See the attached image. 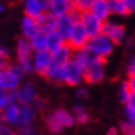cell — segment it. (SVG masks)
<instances>
[{
	"label": "cell",
	"mask_w": 135,
	"mask_h": 135,
	"mask_svg": "<svg viewBox=\"0 0 135 135\" xmlns=\"http://www.w3.org/2000/svg\"><path fill=\"white\" fill-rule=\"evenodd\" d=\"M44 124L51 134L58 135V134H62L68 128H72L76 123H75L73 113L70 110H68L65 108H58L46 116Z\"/></svg>",
	"instance_id": "1"
},
{
	"label": "cell",
	"mask_w": 135,
	"mask_h": 135,
	"mask_svg": "<svg viewBox=\"0 0 135 135\" xmlns=\"http://www.w3.org/2000/svg\"><path fill=\"white\" fill-rule=\"evenodd\" d=\"M25 76V72L17 62L7 65L4 69L0 70V88L8 91V93H14L21 85Z\"/></svg>",
	"instance_id": "2"
},
{
	"label": "cell",
	"mask_w": 135,
	"mask_h": 135,
	"mask_svg": "<svg viewBox=\"0 0 135 135\" xmlns=\"http://www.w3.org/2000/svg\"><path fill=\"white\" fill-rule=\"evenodd\" d=\"M87 47L90 48V51L93 52L97 58L105 61L109 55L113 52L116 44L108 37V36H105L103 33H99L97 36L90 37Z\"/></svg>",
	"instance_id": "3"
},
{
	"label": "cell",
	"mask_w": 135,
	"mask_h": 135,
	"mask_svg": "<svg viewBox=\"0 0 135 135\" xmlns=\"http://www.w3.org/2000/svg\"><path fill=\"white\" fill-rule=\"evenodd\" d=\"M85 80V68L77 61L70 59L64 65V84L70 87L81 85Z\"/></svg>",
	"instance_id": "4"
},
{
	"label": "cell",
	"mask_w": 135,
	"mask_h": 135,
	"mask_svg": "<svg viewBox=\"0 0 135 135\" xmlns=\"http://www.w3.org/2000/svg\"><path fill=\"white\" fill-rule=\"evenodd\" d=\"M80 15H81V11L73 8L69 14L61 15L57 18V28H55V30L62 36L66 43L69 40V36L72 33L73 28H75V23L80 21Z\"/></svg>",
	"instance_id": "5"
},
{
	"label": "cell",
	"mask_w": 135,
	"mask_h": 135,
	"mask_svg": "<svg viewBox=\"0 0 135 135\" xmlns=\"http://www.w3.org/2000/svg\"><path fill=\"white\" fill-rule=\"evenodd\" d=\"M102 33L105 36H108L114 44H121V43H124L126 36H127L124 25H121L119 22H114V21H110V20L103 22Z\"/></svg>",
	"instance_id": "6"
},
{
	"label": "cell",
	"mask_w": 135,
	"mask_h": 135,
	"mask_svg": "<svg viewBox=\"0 0 135 135\" xmlns=\"http://www.w3.org/2000/svg\"><path fill=\"white\" fill-rule=\"evenodd\" d=\"M37 97H39L37 88L32 81H25V83L22 81L20 87L14 91L15 102L18 103H33Z\"/></svg>",
	"instance_id": "7"
},
{
	"label": "cell",
	"mask_w": 135,
	"mask_h": 135,
	"mask_svg": "<svg viewBox=\"0 0 135 135\" xmlns=\"http://www.w3.org/2000/svg\"><path fill=\"white\" fill-rule=\"evenodd\" d=\"M105 79V61L95 59L94 62L85 66V83L98 84Z\"/></svg>",
	"instance_id": "8"
},
{
	"label": "cell",
	"mask_w": 135,
	"mask_h": 135,
	"mask_svg": "<svg viewBox=\"0 0 135 135\" xmlns=\"http://www.w3.org/2000/svg\"><path fill=\"white\" fill-rule=\"evenodd\" d=\"M80 22H81L83 28L85 29V32H87V35L90 37L102 33L103 21H101L98 17H95L91 11H84V13H81Z\"/></svg>",
	"instance_id": "9"
},
{
	"label": "cell",
	"mask_w": 135,
	"mask_h": 135,
	"mask_svg": "<svg viewBox=\"0 0 135 135\" xmlns=\"http://www.w3.org/2000/svg\"><path fill=\"white\" fill-rule=\"evenodd\" d=\"M90 36L87 35L85 29L83 28L81 22L79 21L75 23V28H73L72 33L69 36V40H68V44L72 47V50H79V48H83L88 44Z\"/></svg>",
	"instance_id": "10"
},
{
	"label": "cell",
	"mask_w": 135,
	"mask_h": 135,
	"mask_svg": "<svg viewBox=\"0 0 135 135\" xmlns=\"http://www.w3.org/2000/svg\"><path fill=\"white\" fill-rule=\"evenodd\" d=\"M51 64V52L47 50L43 51H35L32 54V65H33V72L37 75L43 76L47 68Z\"/></svg>",
	"instance_id": "11"
},
{
	"label": "cell",
	"mask_w": 135,
	"mask_h": 135,
	"mask_svg": "<svg viewBox=\"0 0 135 135\" xmlns=\"http://www.w3.org/2000/svg\"><path fill=\"white\" fill-rule=\"evenodd\" d=\"M73 8H75L73 0H50L47 3V11H50L57 18L61 15L69 14Z\"/></svg>",
	"instance_id": "12"
},
{
	"label": "cell",
	"mask_w": 135,
	"mask_h": 135,
	"mask_svg": "<svg viewBox=\"0 0 135 135\" xmlns=\"http://www.w3.org/2000/svg\"><path fill=\"white\" fill-rule=\"evenodd\" d=\"M20 103L18 102H11L3 109V123L8 124L10 127L17 128L20 124Z\"/></svg>",
	"instance_id": "13"
},
{
	"label": "cell",
	"mask_w": 135,
	"mask_h": 135,
	"mask_svg": "<svg viewBox=\"0 0 135 135\" xmlns=\"http://www.w3.org/2000/svg\"><path fill=\"white\" fill-rule=\"evenodd\" d=\"M22 7L23 14L32 18H37L47 11V4L43 0H22Z\"/></svg>",
	"instance_id": "14"
},
{
	"label": "cell",
	"mask_w": 135,
	"mask_h": 135,
	"mask_svg": "<svg viewBox=\"0 0 135 135\" xmlns=\"http://www.w3.org/2000/svg\"><path fill=\"white\" fill-rule=\"evenodd\" d=\"M73 57V50L72 47L65 43L64 46H61L59 48H57L55 51L51 52V62L58 64V65H65L66 62H69Z\"/></svg>",
	"instance_id": "15"
},
{
	"label": "cell",
	"mask_w": 135,
	"mask_h": 135,
	"mask_svg": "<svg viewBox=\"0 0 135 135\" xmlns=\"http://www.w3.org/2000/svg\"><path fill=\"white\" fill-rule=\"evenodd\" d=\"M36 21H37V25H39V30L43 33L52 32L57 28V17L52 15L50 11H44L40 17L36 18Z\"/></svg>",
	"instance_id": "16"
},
{
	"label": "cell",
	"mask_w": 135,
	"mask_h": 135,
	"mask_svg": "<svg viewBox=\"0 0 135 135\" xmlns=\"http://www.w3.org/2000/svg\"><path fill=\"white\" fill-rule=\"evenodd\" d=\"M20 124L18 126H25V124H35L37 110L35 109L32 103H20Z\"/></svg>",
	"instance_id": "17"
},
{
	"label": "cell",
	"mask_w": 135,
	"mask_h": 135,
	"mask_svg": "<svg viewBox=\"0 0 135 135\" xmlns=\"http://www.w3.org/2000/svg\"><path fill=\"white\" fill-rule=\"evenodd\" d=\"M90 11L93 13L95 17H98L101 21H108L110 18V4H109V0H95L91 6Z\"/></svg>",
	"instance_id": "18"
},
{
	"label": "cell",
	"mask_w": 135,
	"mask_h": 135,
	"mask_svg": "<svg viewBox=\"0 0 135 135\" xmlns=\"http://www.w3.org/2000/svg\"><path fill=\"white\" fill-rule=\"evenodd\" d=\"M37 32H40V30H39V25H37L36 18L23 15L22 17V21H21V33H22V37L30 39V37H33V36L37 33Z\"/></svg>",
	"instance_id": "19"
},
{
	"label": "cell",
	"mask_w": 135,
	"mask_h": 135,
	"mask_svg": "<svg viewBox=\"0 0 135 135\" xmlns=\"http://www.w3.org/2000/svg\"><path fill=\"white\" fill-rule=\"evenodd\" d=\"M15 54H17V61L32 58L33 50H32V46H30V43H29V39H25V37L21 36V37L17 40V43H15Z\"/></svg>",
	"instance_id": "20"
},
{
	"label": "cell",
	"mask_w": 135,
	"mask_h": 135,
	"mask_svg": "<svg viewBox=\"0 0 135 135\" xmlns=\"http://www.w3.org/2000/svg\"><path fill=\"white\" fill-rule=\"evenodd\" d=\"M43 76H44L48 81H51V83L64 84V66L51 62Z\"/></svg>",
	"instance_id": "21"
},
{
	"label": "cell",
	"mask_w": 135,
	"mask_h": 135,
	"mask_svg": "<svg viewBox=\"0 0 135 135\" xmlns=\"http://www.w3.org/2000/svg\"><path fill=\"white\" fill-rule=\"evenodd\" d=\"M72 58L75 61H77L79 64H81L84 68L87 65H90L91 62H94L95 59H99L90 51V48L87 46L83 47V48H79V50H73V57Z\"/></svg>",
	"instance_id": "22"
},
{
	"label": "cell",
	"mask_w": 135,
	"mask_h": 135,
	"mask_svg": "<svg viewBox=\"0 0 135 135\" xmlns=\"http://www.w3.org/2000/svg\"><path fill=\"white\" fill-rule=\"evenodd\" d=\"M72 113H73V117H75V123L79 126H85V124H88V121L91 120L88 109L85 108L83 103H77V105L73 106Z\"/></svg>",
	"instance_id": "23"
},
{
	"label": "cell",
	"mask_w": 135,
	"mask_h": 135,
	"mask_svg": "<svg viewBox=\"0 0 135 135\" xmlns=\"http://www.w3.org/2000/svg\"><path fill=\"white\" fill-rule=\"evenodd\" d=\"M65 43L66 41L64 40V37L57 32V30L46 33V50L47 51L52 52V51L57 50V48H59L61 46H64Z\"/></svg>",
	"instance_id": "24"
},
{
	"label": "cell",
	"mask_w": 135,
	"mask_h": 135,
	"mask_svg": "<svg viewBox=\"0 0 135 135\" xmlns=\"http://www.w3.org/2000/svg\"><path fill=\"white\" fill-rule=\"evenodd\" d=\"M110 4V14L117 15V17H127L130 14L124 0H109Z\"/></svg>",
	"instance_id": "25"
},
{
	"label": "cell",
	"mask_w": 135,
	"mask_h": 135,
	"mask_svg": "<svg viewBox=\"0 0 135 135\" xmlns=\"http://www.w3.org/2000/svg\"><path fill=\"white\" fill-rule=\"evenodd\" d=\"M29 43L32 46V50L35 51H43L46 50V33L43 32H37L33 37L29 39Z\"/></svg>",
	"instance_id": "26"
},
{
	"label": "cell",
	"mask_w": 135,
	"mask_h": 135,
	"mask_svg": "<svg viewBox=\"0 0 135 135\" xmlns=\"http://www.w3.org/2000/svg\"><path fill=\"white\" fill-rule=\"evenodd\" d=\"M11 102H15L14 93H8V91H4L3 88H0V110H3Z\"/></svg>",
	"instance_id": "27"
},
{
	"label": "cell",
	"mask_w": 135,
	"mask_h": 135,
	"mask_svg": "<svg viewBox=\"0 0 135 135\" xmlns=\"http://www.w3.org/2000/svg\"><path fill=\"white\" fill-rule=\"evenodd\" d=\"M131 90H130V85H128L127 80H124L121 84H120V88H119V97H120V101L123 103H126L131 97Z\"/></svg>",
	"instance_id": "28"
},
{
	"label": "cell",
	"mask_w": 135,
	"mask_h": 135,
	"mask_svg": "<svg viewBox=\"0 0 135 135\" xmlns=\"http://www.w3.org/2000/svg\"><path fill=\"white\" fill-rule=\"evenodd\" d=\"M17 135H37L35 124H25V126H18L15 128Z\"/></svg>",
	"instance_id": "29"
},
{
	"label": "cell",
	"mask_w": 135,
	"mask_h": 135,
	"mask_svg": "<svg viewBox=\"0 0 135 135\" xmlns=\"http://www.w3.org/2000/svg\"><path fill=\"white\" fill-rule=\"evenodd\" d=\"M95 0H73V6H75V8L84 13V11H90L91 6Z\"/></svg>",
	"instance_id": "30"
},
{
	"label": "cell",
	"mask_w": 135,
	"mask_h": 135,
	"mask_svg": "<svg viewBox=\"0 0 135 135\" xmlns=\"http://www.w3.org/2000/svg\"><path fill=\"white\" fill-rule=\"evenodd\" d=\"M119 131H120V135H135V126L134 123L127 120L120 124Z\"/></svg>",
	"instance_id": "31"
},
{
	"label": "cell",
	"mask_w": 135,
	"mask_h": 135,
	"mask_svg": "<svg viewBox=\"0 0 135 135\" xmlns=\"http://www.w3.org/2000/svg\"><path fill=\"white\" fill-rule=\"evenodd\" d=\"M17 64L22 68V70L25 72V75H33V65H32V58L29 59H22V61H17Z\"/></svg>",
	"instance_id": "32"
},
{
	"label": "cell",
	"mask_w": 135,
	"mask_h": 135,
	"mask_svg": "<svg viewBox=\"0 0 135 135\" xmlns=\"http://www.w3.org/2000/svg\"><path fill=\"white\" fill-rule=\"evenodd\" d=\"M75 97L77 98L79 101H85V99H88L90 93H88V90L85 88V87H83V85H77L76 93H75Z\"/></svg>",
	"instance_id": "33"
},
{
	"label": "cell",
	"mask_w": 135,
	"mask_h": 135,
	"mask_svg": "<svg viewBox=\"0 0 135 135\" xmlns=\"http://www.w3.org/2000/svg\"><path fill=\"white\" fill-rule=\"evenodd\" d=\"M0 135H17L14 127H10L6 123H0Z\"/></svg>",
	"instance_id": "34"
},
{
	"label": "cell",
	"mask_w": 135,
	"mask_h": 135,
	"mask_svg": "<svg viewBox=\"0 0 135 135\" xmlns=\"http://www.w3.org/2000/svg\"><path fill=\"white\" fill-rule=\"evenodd\" d=\"M32 105L35 106V109L37 110V112H41V110H44V109H46V101L43 99V98L37 97V98L35 99V102L32 103Z\"/></svg>",
	"instance_id": "35"
},
{
	"label": "cell",
	"mask_w": 135,
	"mask_h": 135,
	"mask_svg": "<svg viewBox=\"0 0 135 135\" xmlns=\"http://www.w3.org/2000/svg\"><path fill=\"white\" fill-rule=\"evenodd\" d=\"M124 112H126V116H127V120L134 123L135 121V110L131 106H128V105L124 103Z\"/></svg>",
	"instance_id": "36"
},
{
	"label": "cell",
	"mask_w": 135,
	"mask_h": 135,
	"mask_svg": "<svg viewBox=\"0 0 135 135\" xmlns=\"http://www.w3.org/2000/svg\"><path fill=\"white\" fill-rule=\"evenodd\" d=\"M0 57L4 59H8V57H10V50L4 44H2V43H0Z\"/></svg>",
	"instance_id": "37"
},
{
	"label": "cell",
	"mask_w": 135,
	"mask_h": 135,
	"mask_svg": "<svg viewBox=\"0 0 135 135\" xmlns=\"http://www.w3.org/2000/svg\"><path fill=\"white\" fill-rule=\"evenodd\" d=\"M128 85H130V90L131 93L135 94V73H132V75H128V80H127Z\"/></svg>",
	"instance_id": "38"
},
{
	"label": "cell",
	"mask_w": 135,
	"mask_h": 135,
	"mask_svg": "<svg viewBox=\"0 0 135 135\" xmlns=\"http://www.w3.org/2000/svg\"><path fill=\"white\" fill-rule=\"evenodd\" d=\"M127 73H128V75L135 73V57H132L130 59V62H128V65H127Z\"/></svg>",
	"instance_id": "39"
},
{
	"label": "cell",
	"mask_w": 135,
	"mask_h": 135,
	"mask_svg": "<svg viewBox=\"0 0 135 135\" xmlns=\"http://www.w3.org/2000/svg\"><path fill=\"white\" fill-rule=\"evenodd\" d=\"M124 3L127 6L128 11H130V14L131 13H135V0H124Z\"/></svg>",
	"instance_id": "40"
},
{
	"label": "cell",
	"mask_w": 135,
	"mask_h": 135,
	"mask_svg": "<svg viewBox=\"0 0 135 135\" xmlns=\"http://www.w3.org/2000/svg\"><path fill=\"white\" fill-rule=\"evenodd\" d=\"M126 105H128V106H131L134 110H135V94L132 93L131 94V97H130V99H128L127 102H126Z\"/></svg>",
	"instance_id": "41"
},
{
	"label": "cell",
	"mask_w": 135,
	"mask_h": 135,
	"mask_svg": "<svg viewBox=\"0 0 135 135\" xmlns=\"http://www.w3.org/2000/svg\"><path fill=\"white\" fill-rule=\"evenodd\" d=\"M106 135H120V131H119V128H116V127H112V128H109Z\"/></svg>",
	"instance_id": "42"
},
{
	"label": "cell",
	"mask_w": 135,
	"mask_h": 135,
	"mask_svg": "<svg viewBox=\"0 0 135 135\" xmlns=\"http://www.w3.org/2000/svg\"><path fill=\"white\" fill-rule=\"evenodd\" d=\"M7 65H8V64H7V59H4V58L0 57V70L4 69V68L7 66Z\"/></svg>",
	"instance_id": "43"
},
{
	"label": "cell",
	"mask_w": 135,
	"mask_h": 135,
	"mask_svg": "<svg viewBox=\"0 0 135 135\" xmlns=\"http://www.w3.org/2000/svg\"><path fill=\"white\" fill-rule=\"evenodd\" d=\"M4 8H6V6H4V3H3V0H0V13H3Z\"/></svg>",
	"instance_id": "44"
},
{
	"label": "cell",
	"mask_w": 135,
	"mask_h": 135,
	"mask_svg": "<svg viewBox=\"0 0 135 135\" xmlns=\"http://www.w3.org/2000/svg\"><path fill=\"white\" fill-rule=\"evenodd\" d=\"M132 44H134L132 39H128V40H127V46H128V48H131V47H132Z\"/></svg>",
	"instance_id": "45"
},
{
	"label": "cell",
	"mask_w": 135,
	"mask_h": 135,
	"mask_svg": "<svg viewBox=\"0 0 135 135\" xmlns=\"http://www.w3.org/2000/svg\"><path fill=\"white\" fill-rule=\"evenodd\" d=\"M0 123H3V110H0Z\"/></svg>",
	"instance_id": "46"
},
{
	"label": "cell",
	"mask_w": 135,
	"mask_h": 135,
	"mask_svg": "<svg viewBox=\"0 0 135 135\" xmlns=\"http://www.w3.org/2000/svg\"><path fill=\"white\" fill-rule=\"evenodd\" d=\"M43 2H44V3H46V4H47V3H48V2H50V0H43Z\"/></svg>",
	"instance_id": "47"
},
{
	"label": "cell",
	"mask_w": 135,
	"mask_h": 135,
	"mask_svg": "<svg viewBox=\"0 0 135 135\" xmlns=\"http://www.w3.org/2000/svg\"><path fill=\"white\" fill-rule=\"evenodd\" d=\"M134 126H135V121H134Z\"/></svg>",
	"instance_id": "48"
}]
</instances>
